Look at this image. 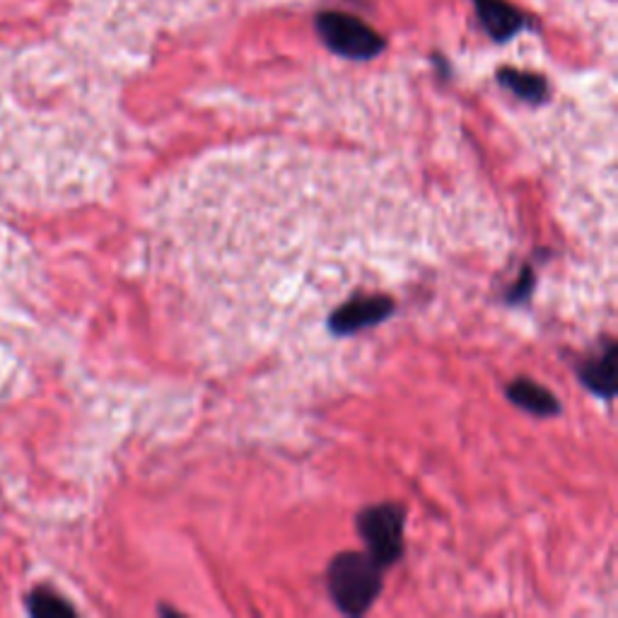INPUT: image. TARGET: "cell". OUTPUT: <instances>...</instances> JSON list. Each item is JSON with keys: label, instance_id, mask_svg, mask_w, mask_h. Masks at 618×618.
<instances>
[{"label": "cell", "instance_id": "6da1fadb", "mask_svg": "<svg viewBox=\"0 0 618 618\" xmlns=\"http://www.w3.org/2000/svg\"><path fill=\"white\" fill-rule=\"evenodd\" d=\"M384 566L368 551H348L329 563L326 588L338 611L362 616L372 609L384 588Z\"/></svg>", "mask_w": 618, "mask_h": 618}, {"label": "cell", "instance_id": "7a4b0ae2", "mask_svg": "<svg viewBox=\"0 0 618 618\" xmlns=\"http://www.w3.org/2000/svg\"><path fill=\"white\" fill-rule=\"evenodd\" d=\"M314 27L319 39L326 44V49L344 59L368 61L380 57L386 47V41L380 32H374L366 20H360L350 13L324 10V13L317 15Z\"/></svg>", "mask_w": 618, "mask_h": 618}, {"label": "cell", "instance_id": "3957f363", "mask_svg": "<svg viewBox=\"0 0 618 618\" xmlns=\"http://www.w3.org/2000/svg\"><path fill=\"white\" fill-rule=\"evenodd\" d=\"M404 522L406 512L396 503L370 505L358 515V534L366 541L368 554L384 568L404 556Z\"/></svg>", "mask_w": 618, "mask_h": 618}, {"label": "cell", "instance_id": "277c9868", "mask_svg": "<svg viewBox=\"0 0 618 618\" xmlns=\"http://www.w3.org/2000/svg\"><path fill=\"white\" fill-rule=\"evenodd\" d=\"M394 302L390 297H360V300L348 302L344 309L331 317V329L336 334H356L360 329H370L382 324L386 317L392 314Z\"/></svg>", "mask_w": 618, "mask_h": 618}, {"label": "cell", "instance_id": "5b68a950", "mask_svg": "<svg viewBox=\"0 0 618 618\" xmlns=\"http://www.w3.org/2000/svg\"><path fill=\"white\" fill-rule=\"evenodd\" d=\"M477 3V13L483 22V29L495 41L512 39L517 32L524 27V15L507 0H473Z\"/></svg>", "mask_w": 618, "mask_h": 618}, {"label": "cell", "instance_id": "8992f818", "mask_svg": "<svg viewBox=\"0 0 618 618\" xmlns=\"http://www.w3.org/2000/svg\"><path fill=\"white\" fill-rule=\"evenodd\" d=\"M580 380L590 392L611 399L616 392V346L609 344L600 356L584 362L580 368Z\"/></svg>", "mask_w": 618, "mask_h": 618}, {"label": "cell", "instance_id": "52a82bcc", "mask_svg": "<svg viewBox=\"0 0 618 618\" xmlns=\"http://www.w3.org/2000/svg\"><path fill=\"white\" fill-rule=\"evenodd\" d=\"M507 396H510V401L524 408V411L541 418L556 416L560 411L556 396L551 394L546 386H541L532 380H515L510 386H507Z\"/></svg>", "mask_w": 618, "mask_h": 618}, {"label": "cell", "instance_id": "ba28073f", "mask_svg": "<svg viewBox=\"0 0 618 618\" xmlns=\"http://www.w3.org/2000/svg\"><path fill=\"white\" fill-rule=\"evenodd\" d=\"M498 81L512 90L517 97L524 99V102L539 104L544 102L548 95V85L541 75L536 73H524V71H515V69H503L498 73Z\"/></svg>", "mask_w": 618, "mask_h": 618}]
</instances>
